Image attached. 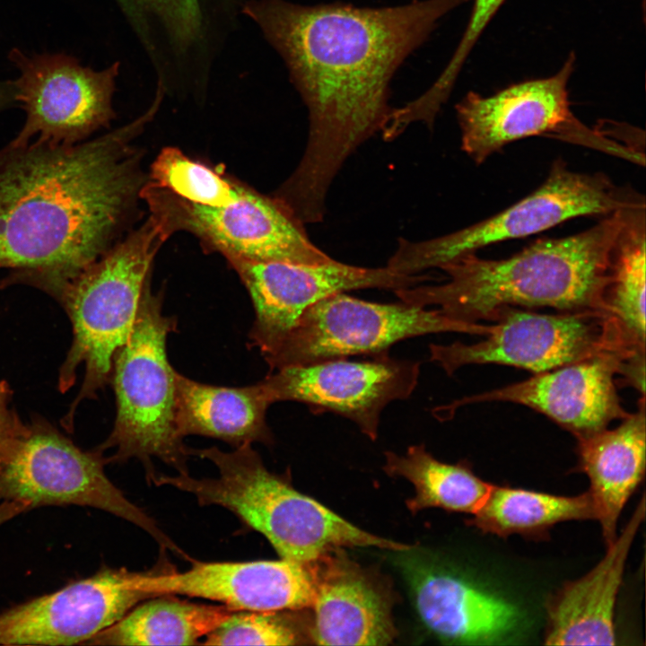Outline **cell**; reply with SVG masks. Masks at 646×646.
<instances>
[{"label": "cell", "instance_id": "obj_1", "mask_svg": "<svg viewBox=\"0 0 646 646\" xmlns=\"http://www.w3.org/2000/svg\"><path fill=\"white\" fill-rule=\"evenodd\" d=\"M466 1L361 7L250 0L245 5L243 15L281 56L308 109L304 153L275 193L304 224L323 220L336 176L383 129L393 109L389 88L398 67L441 17Z\"/></svg>", "mask_w": 646, "mask_h": 646}, {"label": "cell", "instance_id": "obj_2", "mask_svg": "<svg viewBox=\"0 0 646 646\" xmlns=\"http://www.w3.org/2000/svg\"><path fill=\"white\" fill-rule=\"evenodd\" d=\"M157 110L76 144L0 149V268L57 291L114 245L140 185L131 141Z\"/></svg>", "mask_w": 646, "mask_h": 646}, {"label": "cell", "instance_id": "obj_3", "mask_svg": "<svg viewBox=\"0 0 646 646\" xmlns=\"http://www.w3.org/2000/svg\"><path fill=\"white\" fill-rule=\"evenodd\" d=\"M630 209L603 216L577 234L537 240L507 258L463 255L440 267L444 282L394 292L404 302L435 306L465 323L494 321L501 310L514 306L609 313L605 295L612 253Z\"/></svg>", "mask_w": 646, "mask_h": 646}, {"label": "cell", "instance_id": "obj_4", "mask_svg": "<svg viewBox=\"0 0 646 646\" xmlns=\"http://www.w3.org/2000/svg\"><path fill=\"white\" fill-rule=\"evenodd\" d=\"M190 455L211 461L218 476L157 475L153 484L188 493L201 506L228 510L245 527L262 534L281 558L309 564L342 546H376L395 552L412 547L362 530L296 491L286 476L266 467L251 444L230 452L217 447L190 449Z\"/></svg>", "mask_w": 646, "mask_h": 646}, {"label": "cell", "instance_id": "obj_5", "mask_svg": "<svg viewBox=\"0 0 646 646\" xmlns=\"http://www.w3.org/2000/svg\"><path fill=\"white\" fill-rule=\"evenodd\" d=\"M176 329V318L163 314L162 295L153 294L148 284L132 332L112 363L117 415L102 450H116L108 462L140 460L151 484L157 476L153 458L188 474L190 449L175 422L177 371L166 349L168 336Z\"/></svg>", "mask_w": 646, "mask_h": 646}, {"label": "cell", "instance_id": "obj_6", "mask_svg": "<svg viewBox=\"0 0 646 646\" xmlns=\"http://www.w3.org/2000/svg\"><path fill=\"white\" fill-rule=\"evenodd\" d=\"M169 236L150 214L137 231L57 289L74 330L62 388L72 384L79 365L85 367L83 395H92L107 383L114 356L127 341L150 284L153 258Z\"/></svg>", "mask_w": 646, "mask_h": 646}, {"label": "cell", "instance_id": "obj_7", "mask_svg": "<svg viewBox=\"0 0 646 646\" xmlns=\"http://www.w3.org/2000/svg\"><path fill=\"white\" fill-rule=\"evenodd\" d=\"M642 204L643 196L615 186L605 174L576 172L558 159L538 188L500 213L430 240L399 239L387 266L400 274L418 275L484 247L528 237L570 219L606 216Z\"/></svg>", "mask_w": 646, "mask_h": 646}, {"label": "cell", "instance_id": "obj_8", "mask_svg": "<svg viewBox=\"0 0 646 646\" xmlns=\"http://www.w3.org/2000/svg\"><path fill=\"white\" fill-rule=\"evenodd\" d=\"M494 325L449 319L438 309L427 310L400 301L380 303L345 292L310 306L278 346L264 356L270 371L284 367L387 353L404 339L441 332L484 336Z\"/></svg>", "mask_w": 646, "mask_h": 646}, {"label": "cell", "instance_id": "obj_9", "mask_svg": "<svg viewBox=\"0 0 646 646\" xmlns=\"http://www.w3.org/2000/svg\"><path fill=\"white\" fill-rule=\"evenodd\" d=\"M493 329L473 344H431L430 360L447 374L470 364L495 363L535 374L612 351H645L609 313L598 310L540 314L501 310Z\"/></svg>", "mask_w": 646, "mask_h": 646}, {"label": "cell", "instance_id": "obj_10", "mask_svg": "<svg viewBox=\"0 0 646 646\" xmlns=\"http://www.w3.org/2000/svg\"><path fill=\"white\" fill-rule=\"evenodd\" d=\"M101 451L85 452L57 432L24 430L0 461V502L32 510L47 505H79L102 510L139 527L164 550L187 554L143 509L130 502L106 476Z\"/></svg>", "mask_w": 646, "mask_h": 646}, {"label": "cell", "instance_id": "obj_11", "mask_svg": "<svg viewBox=\"0 0 646 646\" xmlns=\"http://www.w3.org/2000/svg\"><path fill=\"white\" fill-rule=\"evenodd\" d=\"M151 215L170 236L186 231L228 258L319 264L329 261L309 238L304 224L277 198L242 188L233 203L206 206L153 183L140 191Z\"/></svg>", "mask_w": 646, "mask_h": 646}, {"label": "cell", "instance_id": "obj_12", "mask_svg": "<svg viewBox=\"0 0 646 646\" xmlns=\"http://www.w3.org/2000/svg\"><path fill=\"white\" fill-rule=\"evenodd\" d=\"M165 94L206 90L250 0H116Z\"/></svg>", "mask_w": 646, "mask_h": 646}, {"label": "cell", "instance_id": "obj_13", "mask_svg": "<svg viewBox=\"0 0 646 646\" xmlns=\"http://www.w3.org/2000/svg\"><path fill=\"white\" fill-rule=\"evenodd\" d=\"M574 62L571 54L555 74L515 83L488 97L466 94L456 105L461 149L481 164L514 141L550 135L609 153L612 141L585 127L570 109L567 85Z\"/></svg>", "mask_w": 646, "mask_h": 646}, {"label": "cell", "instance_id": "obj_14", "mask_svg": "<svg viewBox=\"0 0 646 646\" xmlns=\"http://www.w3.org/2000/svg\"><path fill=\"white\" fill-rule=\"evenodd\" d=\"M9 57L20 70L13 82L15 101L26 113L14 140L76 144L114 117L112 96L119 62L95 71L65 54L27 57L13 49Z\"/></svg>", "mask_w": 646, "mask_h": 646}, {"label": "cell", "instance_id": "obj_15", "mask_svg": "<svg viewBox=\"0 0 646 646\" xmlns=\"http://www.w3.org/2000/svg\"><path fill=\"white\" fill-rule=\"evenodd\" d=\"M227 260L251 298L256 317L249 345L263 357L278 346L305 310L332 294L367 288L395 291L431 279L427 275L400 274L387 266L362 267L334 258L319 264Z\"/></svg>", "mask_w": 646, "mask_h": 646}, {"label": "cell", "instance_id": "obj_16", "mask_svg": "<svg viewBox=\"0 0 646 646\" xmlns=\"http://www.w3.org/2000/svg\"><path fill=\"white\" fill-rule=\"evenodd\" d=\"M420 362L391 357L388 352L366 359L340 358L274 371L261 384L271 404L294 401L314 414L347 418L376 440L384 408L407 399L415 389Z\"/></svg>", "mask_w": 646, "mask_h": 646}, {"label": "cell", "instance_id": "obj_17", "mask_svg": "<svg viewBox=\"0 0 646 646\" xmlns=\"http://www.w3.org/2000/svg\"><path fill=\"white\" fill-rule=\"evenodd\" d=\"M397 565L424 626L446 643L509 642L524 624L521 609L498 592L420 552L398 551Z\"/></svg>", "mask_w": 646, "mask_h": 646}, {"label": "cell", "instance_id": "obj_18", "mask_svg": "<svg viewBox=\"0 0 646 646\" xmlns=\"http://www.w3.org/2000/svg\"><path fill=\"white\" fill-rule=\"evenodd\" d=\"M133 572L105 567L0 613V645L85 644L139 602L157 596L133 587Z\"/></svg>", "mask_w": 646, "mask_h": 646}, {"label": "cell", "instance_id": "obj_19", "mask_svg": "<svg viewBox=\"0 0 646 646\" xmlns=\"http://www.w3.org/2000/svg\"><path fill=\"white\" fill-rule=\"evenodd\" d=\"M645 351H612L547 371L502 388L467 397L449 408L480 402H511L536 410L576 438L607 428L628 413L616 389L617 374Z\"/></svg>", "mask_w": 646, "mask_h": 646}, {"label": "cell", "instance_id": "obj_20", "mask_svg": "<svg viewBox=\"0 0 646 646\" xmlns=\"http://www.w3.org/2000/svg\"><path fill=\"white\" fill-rule=\"evenodd\" d=\"M189 560L191 567L183 572H134L132 585L153 595H182L215 601L234 612L312 607L315 582L310 563L284 558L249 562Z\"/></svg>", "mask_w": 646, "mask_h": 646}, {"label": "cell", "instance_id": "obj_21", "mask_svg": "<svg viewBox=\"0 0 646 646\" xmlns=\"http://www.w3.org/2000/svg\"><path fill=\"white\" fill-rule=\"evenodd\" d=\"M336 548L310 563L319 645H387L395 638L388 597L356 563Z\"/></svg>", "mask_w": 646, "mask_h": 646}, {"label": "cell", "instance_id": "obj_22", "mask_svg": "<svg viewBox=\"0 0 646 646\" xmlns=\"http://www.w3.org/2000/svg\"><path fill=\"white\" fill-rule=\"evenodd\" d=\"M644 497L622 532L607 545L601 561L587 574L565 583L548 601L545 643L615 645V607L625 563L644 519Z\"/></svg>", "mask_w": 646, "mask_h": 646}, {"label": "cell", "instance_id": "obj_23", "mask_svg": "<svg viewBox=\"0 0 646 646\" xmlns=\"http://www.w3.org/2000/svg\"><path fill=\"white\" fill-rule=\"evenodd\" d=\"M641 402L617 427L578 439L579 467L589 479L588 491L607 545L616 537L621 511L645 472L644 397Z\"/></svg>", "mask_w": 646, "mask_h": 646}, {"label": "cell", "instance_id": "obj_24", "mask_svg": "<svg viewBox=\"0 0 646 646\" xmlns=\"http://www.w3.org/2000/svg\"><path fill=\"white\" fill-rule=\"evenodd\" d=\"M175 422L181 437L202 435L234 448L253 442L274 443L266 423L271 405L261 384L231 388L175 375Z\"/></svg>", "mask_w": 646, "mask_h": 646}, {"label": "cell", "instance_id": "obj_25", "mask_svg": "<svg viewBox=\"0 0 646 646\" xmlns=\"http://www.w3.org/2000/svg\"><path fill=\"white\" fill-rule=\"evenodd\" d=\"M234 611L223 605L179 599L171 594L146 598L99 633L88 645H196Z\"/></svg>", "mask_w": 646, "mask_h": 646}, {"label": "cell", "instance_id": "obj_26", "mask_svg": "<svg viewBox=\"0 0 646 646\" xmlns=\"http://www.w3.org/2000/svg\"><path fill=\"white\" fill-rule=\"evenodd\" d=\"M383 469L388 476H403L414 484L415 496L406 502L412 512L437 507L474 515L493 486L476 476L466 464L436 459L423 444L408 447L404 455L385 452Z\"/></svg>", "mask_w": 646, "mask_h": 646}, {"label": "cell", "instance_id": "obj_27", "mask_svg": "<svg viewBox=\"0 0 646 646\" xmlns=\"http://www.w3.org/2000/svg\"><path fill=\"white\" fill-rule=\"evenodd\" d=\"M597 516L589 491L575 496H560L493 485L486 502L469 523L484 533L501 537L513 534L539 537L557 523L597 519Z\"/></svg>", "mask_w": 646, "mask_h": 646}, {"label": "cell", "instance_id": "obj_28", "mask_svg": "<svg viewBox=\"0 0 646 646\" xmlns=\"http://www.w3.org/2000/svg\"><path fill=\"white\" fill-rule=\"evenodd\" d=\"M645 205L631 208L615 243L605 301L608 312L645 345Z\"/></svg>", "mask_w": 646, "mask_h": 646}, {"label": "cell", "instance_id": "obj_29", "mask_svg": "<svg viewBox=\"0 0 646 646\" xmlns=\"http://www.w3.org/2000/svg\"><path fill=\"white\" fill-rule=\"evenodd\" d=\"M151 178V183L183 199L213 207L233 203L242 189L241 186L172 147L162 151L153 162Z\"/></svg>", "mask_w": 646, "mask_h": 646}, {"label": "cell", "instance_id": "obj_30", "mask_svg": "<svg viewBox=\"0 0 646 646\" xmlns=\"http://www.w3.org/2000/svg\"><path fill=\"white\" fill-rule=\"evenodd\" d=\"M291 609L233 612L205 637V645H296L301 632Z\"/></svg>", "mask_w": 646, "mask_h": 646}, {"label": "cell", "instance_id": "obj_31", "mask_svg": "<svg viewBox=\"0 0 646 646\" xmlns=\"http://www.w3.org/2000/svg\"><path fill=\"white\" fill-rule=\"evenodd\" d=\"M505 0H474L466 30L445 69L435 83L412 101L415 111L432 120L447 101L459 72L483 31Z\"/></svg>", "mask_w": 646, "mask_h": 646}, {"label": "cell", "instance_id": "obj_32", "mask_svg": "<svg viewBox=\"0 0 646 646\" xmlns=\"http://www.w3.org/2000/svg\"><path fill=\"white\" fill-rule=\"evenodd\" d=\"M23 431L24 429L17 424L11 423L5 409L0 402V460L9 453Z\"/></svg>", "mask_w": 646, "mask_h": 646}, {"label": "cell", "instance_id": "obj_33", "mask_svg": "<svg viewBox=\"0 0 646 646\" xmlns=\"http://www.w3.org/2000/svg\"><path fill=\"white\" fill-rule=\"evenodd\" d=\"M27 511H30V508L23 503L13 501L0 502V526Z\"/></svg>", "mask_w": 646, "mask_h": 646}, {"label": "cell", "instance_id": "obj_34", "mask_svg": "<svg viewBox=\"0 0 646 646\" xmlns=\"http://www.w3.org/2000/svg\"><path fill=\"white\" fill-rule=\"evenodd\" d=\"M14 102L16 101L13 82H0V111Z\"/></svg>", "mask_w": 646, "mask_h": 646}]
</instances>
